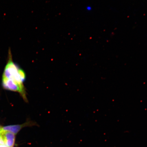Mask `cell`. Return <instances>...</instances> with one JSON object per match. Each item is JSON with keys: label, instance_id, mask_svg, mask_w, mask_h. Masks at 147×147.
I'll use <instances>...</instances> for the list:
<instances>
[{"label": "cell", "instance_id": "6da1fadb", "mask_svg": "<svg viewBox=\"0 0 147 147\" xmlns=\"http://www.w3.org/2000/svg\"><path fill=\"white\" fill-rule=\"evenodd\" d=\"M8 52V61L3 71V77L10 79L21 87H24L18 73V69L19 68L13 61L10 49H9Z\"/></svg>", "mask_w": 147, "mask_h": 147}, {"label": "cell", "instance_id": "7a4b0ae2", "mask_svg": "<svg viewBox=\"0 0 147 147\" xmlns=\"http://www.w3.org/2000/svg\"><path fill=\"white\" fill-rule=\"evenodd\" d=\"M3 87L5 90L19 93L25 102H27L25 87H22L10 79L3 78L2 79Z\"/></svg>", "mask_w": 147, "mask_h": 147}, {"label": "cell", "instance_id": "3957f363", "mask_svg": "<svg viewBox=\"0 0 147 147\" xmlns=\"http://www.w3.org/2000/svg\"><path fill=\"white\" fill-rule=\"evenodd\" d=\"M34 126L38 127L39 125L35 121L28 119L26 122L23 124L5 126L2 129L3 131H10L16 135L23 128Z\"/></svg>", "mask_w": 147, "mask_h": 147}, {"label": "cell", "instance_id": "277c9868", "mask_svg": "<svg viewBox=\"0 0 147 147\" xmlns=\"http://www.w3.org/2000/svg\"><path fill=\"white\" fill-rule=\"evenodd\" d=\"M1 134L5 144L8 147H13L15 141V135L11 132L3 131V129Z\"/></svg>", "mask_w": 147, "mask_h": 147}, {"label": "cell", "instance_id": "5b68a950", "mask_svg": "<svg viewBox=\"0 0 147 147\" xmlns=\"http://www.w3.org/2000/svg\"><path fill=\"white\" fill-rule=\"evenodd\" d=\"M18 73L22 82H24L26 78L25 71L22 69L19 68L18 69Z\"/></svg>", "mask_w": 147, "mask_h": 147}, {"label": "cell", "instance_id": "8992f818", "mask_svg": "<svg viewBox=\"0 0 147 147\" xmlns=\"http://www.w3.org/2000/svg\"><path fill=\"white\" fill-rule=\"evenodd\" d=\"M2 129L1 128L0 129V144H5L4 141H3L2 135Z\"/></svg>", "mask_w": 147, "mask_h": 147}, {"label": "cell", "instance_id": "52a82bcc", "mask_svg": "<svg viewBox=\"0 0 147 147\" xmlns=\"http://www.w3.org/2000/svg\"><path fill=\"white\" fill-rule=\"evenodd\" d=\"M0 147H8L5 144H0Z\"/></svg>", "mask_w": 147, "mask_h": 147}, {"label": "cell", "instance_id": "ba28073f", "mask_svg": "<svg viewBox=\"0 0 147 147\" xmlns=\"http://www.w3.org/2000/svg\"><path fill=\"white\" fill-rule=\"evenodd\" d=\"M2 127L1 126H0V129H1L2 128Z\"/></svg>", "mask_w": 147, "mask_h": 147}]
</instances>
